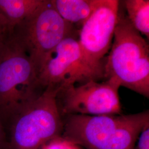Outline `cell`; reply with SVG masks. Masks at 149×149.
Returning a JSON list of instances; mask_svg holds the SVG:
<instances>
[{
  "instance_id": "obj_8",
  "label": "cell",
  "mask_w": 149,
  "mask_h": 149,
  "mask_svg": "<svg viewBox=\"0 0 149 149\" xmlns=\"http://www.w3.org/2000/svg\"><path fill=\"white\" fill-rule=\"evenodd\" d=\"M120 2L98 0L96 8L79 31L78 41L86 62L101 78L103 61L111 49L118 21Z\"/></svg>"
},
{
  "instance_id": "obj_2",
  "label": "cell",
  "mask_w": 149,
  "mask_h": 149,
  "mask_svg": "<svg viewBox=\"0 0 149 149\" xmlns=\"http://www.w3.org/2000/svg\"><path fill=\"white\" fill-rule=\"evenodd\" d=\"M58 91L47 87L22 104L6 128V149H41L62 135L63 118L56 101Z\"/></svg>"
},
{
  "instance_id": "obj_13",
  "label": "cell",
  "mask_w": 149,
  "mask_h": 149,
  "mask_svg": "<svg viewBox=\"0 0 149 149\" xmlns=\"http://www.w3.org/2000/svg\"><path fill=\"white\" fill-rule=\"evenodd\" d=\"M134 149H149V124L141 132Z\"/></svg>"
},
{
  "instance_id": "obj_5",
  "label": "cell",
  "mask_w": 149,
  "mask_h": 149,
  "mask_svg": "<svg viewBox=\"0 0 149 149\" xmlns=\"http://www.w3.org/2000/svg\"><path fill=\"white\" fill-rule=\"evenodd\" d=\"M79 31L59 15L51 1L45 3L16 27L13 38L31 59L38 73L44 59L64 39Z\"/></svg>"
},
{
  "instance_id": "obj_15",
  "label": "cell",
  "mask_w": 149,
  "mask_h": 149,
  "mask_svg": "<svg viewBox=\"0 0 149 149\" xmlns=\"http://www.w3.org/2000/svg\"><path fill=\"white\" fill-rule=\"evenodd\" d=\"M2 45H3V43L1 42L0 40V53L1 52V50H2Z\"/></svg>"
},
{
  "instance_id": "obj_12",
  "label": "cell",
  "mask_w": 149,
  "mask_h": 149,
  "mask_svg": "<svg viewBox=\"0 0 149 149\" xmlns=\"http://www.w3.org/2000/svg\"><path fill=\"white\" fill-rule=\"evenodd\" d=\"M41 149H84L62 135L50 140Z\"/></svg>"
},
{
  "instance_id": "obj_4",
  "label": "cell",
  "mask_w": 149,
  "mask_h": 149,
  "mask_svg": "<svg viewBox=\"0 0 149 149\" xmlns=\"http://www.w3.org/2000/svg\"><path fill=\"white\" fill-rule=\"evenodd\" d=\"M0 53V120L6 128L22 104L44 90L31 59L12 37Z\"/></svg>"
},
{
  "instance_id": "obj_9",
  "label": "cell",
  "mask_w": 149,
  "mask_h": 149,
  "mask_svg": "<svg viewBox=\"0 0 149 149\" xmlns=\"http://www.w3.org/2000/svg\"><path fill=\"white\" fill-rule=\"evenodd\" d=\"M45 0H0V40L11 37L15 29Z\"/></svg>"
},
{
  "instance_id": "obj_10",
  "label": "cell",
  "mask_w": 149,
  "mask_h": 149,
  "mask_svg": "<svg viewBox=\"0 0 149 149\" xmlns=\"http://www.w3.org/2000/svg\"><path fill=\"white\" fill-rule=\"evenodd\" d=\"M50 1L54 8L65 21L75 28L77 26L80 29L91 15L98 3V0H50Z\"/></svg>"
},
{
  "instance_id": "obj_6",
  "label": "cell",
  "mask_w": 149,
  "mask_h": 149,
  "mask_svg": "<svg viewBox=\"0 0 149 149\" xmlns=\"http://www.w3.org/2000/svg\"><path fill=\"white\" fill-rule=\"evenodd\" d=\"M77 37L64 39L44 59L38 73L40 87L58 91L101 79L86 62Z\"/></svg>"
},
{
  "instance_id": "obj_7",
  "label": "cell",
  "mask_w": 149,
  "mask_h": 149,
  "mask_svg": "<svg viewBox=\"0 0 149 149\" xmlns=\"http://www.w3.org/2000/svg\"><path fill=\"white\" fill-rule=\"evenodd\" d=\"M120 86L114 80L101 83L90 80L60 90L56 101L62 117L71 114L114 116L122 114L118 94Z\"/></svg>"
},
{
  "instance_id": "obj_11",
  "label": "cell",
  "mask_w": 149,
  "mask_h": 149,
  "mask_svg": "<svg viewBox=\"0 0 149 149\" xmlns=\"http://www.w3.org/2000/svg\"><path fill=\"white\" fill-rule=\"evenodd\" d=\"M124 3L132 25L141 35L149 38V0H125Z\"/></svg>"
},
{
  "instance_id": "obj_1",
  "label": "cell",
  "mask_w": 149,
  "mask_h": 149,
  "mask_svg": "<svg viewBox=\"0 0 149 149\" xmlns=\"http://www.w3.org/2000/svg\"><path fill=\"white\" fill-rule=\"evenodd\" d=\"M63 118L62 136L84 149H134L149 124V111L114 116L71 114Z\"/></svg>"
},
{
  "instance_id": "obj_14",
  "label": "cell",
  "mask_w": 149,
  "mask_h": 149,
  "mask_svg": "<svg viewBox=\"0 0 149 149\" xmlns=\"http://www.w3.org/2000/svg\"><path fill=\"white\" fill-rule=\"evenodd\" d=\"M7 133L3 124L0 120V149H6Z\"/></svg>"
},
{
  "instance_id": "obj_3",
  "label": "cell",
  "mask_w": 149,
  "mask_h": 149,
  "mask_svg": "<svg viewBox=\"0 0 149 149\" xmlns=\"http://www.w3.org/2000/svg\"><path fill=\"white\" fill-rule=\"evenodd\" d=\"M104 77L149 98V45L119 12Z\"/></svg>"
}]
</instances>
